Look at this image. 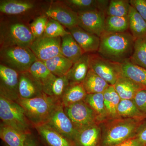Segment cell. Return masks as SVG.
Returning a JSON list of instances; mask_svg holds the SVG:
<instances>
[{"label":"cell","mask_w":146,"mask_h":146,"mask_svg":"<svg viewBox=\"0 0 146 146\" xmlns=\"http://www.w3.org/2000/svg\"><path fill=\"white\" fill-rule=\"evenodd\" d=\"M135 39L128 31L120 33L105 32L100 37L98 54L106 60L122 63L130 60Z\"/></svg>","instance_id":"1"},{"label":"cell","mask_w":146,"mask_h":146,"mask_svg":"<svg viewBox=\"0 0 146 146\" xmlns=\"http://www.w3.org/2000/svg\"><path fill=\"white\" fill-rule=\"evenodd\" d=\"M29 24L15 18L1 16L0 48H29L35 40Z\"/></svg>","instance_id":"2"},{"label":"cell","mask_w":146,"mask_h":146,"mask_svg":"<svg viewBox=\"0 0 146 146\" xmlns=\"http://www.w3.org/2000/svg\"><path fill=\"white\" fill-rule=\"evenodd\" d=\"M51 1L34 0H1V16L15 18L29 24L45 14Z\"/></svg>","instance_id":"3"},{"label":"cell","mask_w":146,"mask_h":146,"mask_svg":"<svg viewBox=\"0 0 146 146\" xmlns=\"http://www.w3.org/2000/svg\"><path fill=\"white\" fill-rule=\"evenodd\" d=\"M106 122L102 131L101 146H115L134 138L141 125V121L128 118L110 120Z\"/></svg>","instance_id":"4"},{"label":"cell","mask_w":146,"mask_h":146,"mask_svg":"<svg viewBox=\"0 0 146 146\" xmlns=\"http://www.w3.org/2000/svg\"><path fill=\"white\" fill-rule=\"evenodd\" d=\"M16 102L23 108L27 118L35 127L46 124L55 108L61 102L45 94L31 99L19 98Z\"/></svg>","instance_id":"5"},{"label":"cell","mask_w":146,"mask_h":146,"mask_svg":"<svg viewBox=\"0 0 146 146\" xmlns=\"http://www.w3.org/2000/svg\"><path fill=\"white\" fill-rule=\"evenodd\" d=\"M0 118L3 123L27 135L31 134V124L23 108L17 102L1 95H0Z\"/></svg>","instance_id":"6"},{"label":"cell","mask_w":146,"mask_h":146,"mask_svg":"<svg viewBox=\"0 0 146 146\" xmlns=\"http://www.w3.org/2000/svg\"><path fill=\"white\" fill-rule=\"evenodd\" d=\"M38 60L29 48L12 46L0 48L1 64L18 73L28 72L32 65Z\"/></svg>","instance_id":"7"},{"label":"cell","mask_w":146,"mask_h":146,"mask_svg":"<svg viewBox=\"0 0 146 146\" xmlns=\"http://www.w3.org/2000/svg\"><path fill=\"white\" fill-rule=\"evenodd\" d=\"M64 110L78 131L98 123L96 113L84 101L64 107Z\"/></svg>","instance_id":"8"},{"label":"cell","mask_w":146,"mask_h":146,"mask_svg":"<svg viewBox=\"0 0 146 146\" xmlns=\"http://www.w3.org/2000/svg\"><path fill=\"white\" fill-rule=\"evenodd\" d=\"M61 37L42 36L35 39L29 48L38 60L44 62L58 56L62 55Z\"/></svg>","instance_id":"9"},{"label":"cell","mask_w":146,"mask_h":146,"mask_svg":"<svg viewBox=\"0 0 146 146\" xmlns=\"http://www.w3.org/2000/svg\"><path fill=\"white\" fill-rule=\"evenodd\" d=\"M45 14L48 18L60 23L68 30L78 26V13L62 1H51Z\"/></svg>","instance_id":"10"},{"label":"cell","mask_w":146,"mask_h":146,"mask_svg":"<svg viewBox=\"0 0 146 146\" xmlns=\"http://www.w3.org/2000/svg\"><path fill=\"white\" fill-rule=\"evenodd\" d=\"M46 124L72 142L78 131L65 113L61 102L55 108Z\"/></svg>","instance_id":"11"},{"label":"cell","mask_w":146,"mask_h":146,"mask_svg":"<svg viewBox=\"0 0 146 146\" xmlns=\"http://www.w3.org/2000/svg\"><path fill=\"white\" fill-rule=\"evenodd\" d=\"M89 69L112 86L115 85L119 76L117 63L106 60L98 54H90Z\"/></svg>","instance_id":"12"},{"label":"cell","mask_w":146,"mask_h":146,"mask_svg":"<svg viewBox=\"0 0 146 146\" xmlns=\"http://www.w3.org/2000/svg\"><path fill=\"white\" fill-rule=\"evenodd\" d=\"M78 13V26L100 37L105 32L106 12L103 11H89Z\"/></svg>","instance_id":"13"},{"label":"cell","mask_w":146,"mask_h":146,"mask_svg":"<svg viewBox=\"0 0 146 146\" xmlns=\"http://www.w3.org/2000/svg\"><path fill=\"white\" fill-rule=\"evenodd\" d=\"M19 73L0 64V95L16 102L19 98Z\"/></svg>","instance_id":"14"},{"label":"cell","mask_w":146,"mask_h":146,"mask_svg":"<svg viewBox=\"0 0 146 146\" xmlns=\"http://www.w3.org/2000/svg\"><path fill=\"white\" fill-rule=\"evenodd\" d=\"M68 31L72 35L84 53L98 52L100 44V37L77 26Z\"/></svg>","instance_id":"15"},{"label":"cell","mask_w":146,"mask_h":146,"mask_svg":"<svg viewBox=\"0 0 146 146\" xmlns=\"http://www.w3.org/2000/svg\"><path fill=\"white\" fill-rule=\"evenodd\" d=\"M44 94L42 86L28 72L19 73L18 94L19 98L31 99Z\"/></svg>","instance_id":"16"},{"label":"cell","mask_w":146,"mask_h":146,"mask_svg":"<svg viewBox=\"0 0 146 146\" xmlns=\"http://www.w3.org/2000/svg\"><path fill=\"white\" fill-rule=\"evenodd\" d=\"M102 131L98 123L78 130L73 141L74 146H98L101 143Z\"/></svg>","instance_id":"17"},{"label":"cell","mask_w":146,"mask_h":146,"mask_svg":"<svg viewBox=\"0 0 146 146\" xmlns=\"http://www.w3.org/2000/svg\"><path fill=\"white\" fill-rule=\"evenodd\" d=\"M120 76L129 79L146 90V69L131 62L130 60L117 63Z\"/></svg>","instance_id":"18"},{"label":"cell","mask_w":146,"mask_h":146,"mask_svg":"<svg viewBox=\"0 0 146 146\" xmlns=\"http://www.w3.org/2000/svg\"><path fill=\"white\" fill-rule=\"evenodd\" d=\"M35 128L49 146H74L72 141L46 124L35 127Z\"/></svg>","instance_id":"19"},{"label":"cell","mask_w":146,"mask_h":146,"mask_svg":"<svg viewBox=\"0 0 146 146\" xmlns=\"http://www.w3.org/2000/svg\"><path fill=\"white\" fill-rule=\"evenodd\" d=\"M65 5L76 13L100 10L106 12L109 1L104 0H63Z\"/></svg>","instance_id":"20"},{"label":"cell","mask_w":146,"mask_h":146,"mask_svg":"<svg viewBox=\"0 0 146 146\" xmlns=\"http://www.w3.org/2000/svg\"><path fill=\"white\" fill-rule=\"evenodd\" d=\"M28 72L42 86L43 92L56 77L50 72L44 62L39 60L32 65Z\"/></svg>","instance_id":"21"},{"label":"cell","mask_w":146,"mask_h":146,"mask_svg":"<svg viewBox=\"0 0 146 146\" xmlns=\"http://www.w3.org/2000/svg\"><path fill=\"white\" fill-rule=\"evenodd\" d=\"M89 57L90 54L84 53L73 64L67 75L70 82L82 83L89 70Z\"/></svg>","instance_id":"22"},{"label":"cell","mask_w":146,"mask_h":146,"mask_svg":"<svg viewBox=\"0 0 146 146\" xmlns=\"http://www.w3.org/2000/svg\"><path fill=\"white\" fill-rule=\"evenodd\" d=\"M114 86L121 100H133L138 92L144 90L129 79L120 76Z\"/></svg>","instance_id":"23"},{"label":"cell","mask_w":146,"mask_h":146,"mask_svg":"<svg viewBox=\"0 0 146 146\" xmlns=\"http://www.w3.org/2000/svg\"><path fill=\"white\" fill-rule=\"evenodd\" d=\"M61 38L62 55L73 63H75L84 54V52L70 32Z\"/></svg>","instance_id":"24"},{"label":"cell","mask_w":146,"mask_h":146,"mask_svg":"<svg viewBox=\"0 0 146 146\" xmlns=\"http://www.w3.org/2000/svg\"><path fill=\"white\" fill-rule=\"evenodd\" d=\"M28 135L1 123L0 138L8 146H25Z\"/></svg>","instance_id":"25"},{"label":"cell","mask_w":146,"mask_h":146,"mask_svg":"<svg viewBox=\"0 0 146 146\" xmlns=\"http://www.w3.org/2000/svg\"><path fill=\"white\" fill-rule=\"evenodd\" d=\"M105 107L108 119H119L118 108L121 100L114 86L110 85L103 93Z\"/></svg>","instance_id":"26"},{"label":"cell","mask_w":146,"mask_h":146,"mask_svg":"<svg viewBox=\"0 0 146 146\" xmlns=\"http://www.w3.org/2000/svg\"><path fill=\"white\" fill-rule=\"evenodd\" d=\"M87 94L82 83L70 82L61 100L64 107L84 101Z\"/></svg>","instance_id":"27"},{"label":"cell","mask_w":146,"mask_h":146,"mask_svg":"<svg viewBox=\"0 0 146 146\" xmlns=\"http://www.w3.org/2000/svg\"><path fill=\"white\" fill-rule=\"evenodd\" d=\"M43 62L50 72L57 77L67 75L74 64L63 55Z\"/></svg>","instance_id":"28"},{"label":"cell","mask_w":146,"mask_h":146,"mask_svg":"<svg viewBox=\"0 0 146 146\" xmlns=\"http://www.w3.org/2000/svg\"><path fill=\"white\" fill-rule=\"evenodd\" d=\"M84 101L95 112L98 123L106 121L108 119L105 107L103 93L87 94Z\"/></svg>","instance_id":"29"},{"label":"cell","mask_w":146,"mask_h":146,"mask_svg":"<svg viewBox=\"0 0 146 146\" xmlns=\"http://www.w3.org/2000/svg\"><path fill=\"white\" fill-rule=\"evenodd\" d=\"M128 16L130 33L135 39L146 36V21L131 5Z\"/></svg>","instance_id":"30"},{"label":"cell","mask_w":146,"mask_h":146,"mask_svg":"<svg viewBox=\"0 0 146 146\" xmlns=\"http://www.w3.org/2000/svg\"><path fill=\"white\" fill-rule=\"evenodd\" d=\"M82 84L87 94L103 93L110 85L90 69Z\"/></svg>","instance_id":"31"},{"label":"cell","mask_w":146,"mask_h":146,"mask_svg":"<svg viewBox=\"0 0 146 146\" xmlns=\"http://www.w3.org/2000/svg\"><path fill=\"white\" fill-rule=\"evenodd\" d=\"M120 118L142 121L146 118L138 108L133 100H121L118 108Z\"/></svg>","instance_id":"32"},{"label":"cell","mask_w":146,"mask_h":146,"mask_svg":"<svg viewBox=\"0 0 146 146\" xmlns=\"http://www.w3.org/2000/svg\"><path fill=\"white\" fill-rule=\"evenodd\" d=\"M70 84L67 75L57 77L44 91V93L50 96L53 97L61 101Z\"/></svg>","instance_id":"33"},{"label":"cell","mask_w":146,"mask_h":146,"mask_svg":"<svg viewBox=\"0 0 146 146\" xmlns=\"http://www.w3.org/2000/svg\"><path fill=\"white\" fill-rule=\"evenodd\" d=\"M129 29L128 16L123 17L107 16L105 23V32L109 33H120L127 31Z\"/></svg>","instance_id":"34"},{"label":"cell","mask_w":146,"mask_h":146,"mask_svg":"<svg viewBox=\"0 0 146 146\" xmlns=\"http://www.w3.org/2000/svg\"><path fill=\"white\" fill-rule=\"evenodd\" d=\"M129 60L146 69V36L135 39L133 54Z\"/></svg>","instance_id":"35"},{"label":"cell","mask_w":146,"mask_h":146,"mask_svg":"<svg viewBox=\"0 0 146 146\" xmlns=\"http://www.w3.org/2000/svg\"><path fill=\"white\" fill-rule=\"evenodd\" d=\"M130 4L127 0H111L106 11L107 16L123 17L128 16Z\"/></svg>","instance_id":"36"},{"label":"cell","mask_w":146,"mask_h":146,"mask_svg":"<svg viewBox=\"0 0 146 146\" xmlns=\"http://www.w3.org/2000/svg\"><path fill=\"white\" fill-rule=\"evenodd\" d=\"M70 32L57 21L48 18L44 35L49 37H62Z\"/></svg>","instance_id":"37"},{"label":"cell","mask_w":146,"mask_h":146,"mask_svg":"<svg viewBox=\"0 0 146 146\" xmlns=\"http://www.w3.org/2000/svg\"><path fill=\"white\" fill-rule=\"evenodd\" d=\"M48 20V17L45 13L36 17L29 24L30 29L35 39L44 35Z\"/></svg>","instance_id":"38"},{"label":"cell","mask_w":146,"mask_h":146,"mask_svg":"<svg viewBox=\"0 0 146 146\" xmlns=\"http://www.w3.org/2000/svg\"><path fill=\"white\" fill-rule=\"evenodd\" d=\"M133 100L140 111L146 117V90H142L138 92Z\"/></svg>","instance_id":"39"},{"label":"cell","mask_w":146,"mask_h":146,"mask_svg":"<svg viewBox=\"0 0 146 146\" xmlns=\"http://www.w3.org/2000/svg\"><path fill=\"white\" fill-rule=\"evenodd\" d=\"M129 2L146 21V0H130Z\"/></svg>","instance_id":"40"},{"label":"cell","mask_w":146,"mask_h":146,"mask_svg":"<svg viewBox=\"0 0 146 146\" xmlns=\"http://www.w3.org/2000/svg\"><path fill=\"white\" fill-rule=\"evenodd\" d=\"M135 137L144 145L146 146V123L140 125Z\"/></svg>","instance_id":"41"},{"label":"cell","mask_w":146,"mask_h":146,"mask_svg":"<svg viewBox=\"0 0 146 146\" xmlns=\"http://www.w3.org/2000/svg\"><path fill=\"white\" fill-rule=\"evenodd\" d=\"M115 146H145L140 142L136 137L131 138Z\"/></svg>","instance_id":"42"},{"label":"cell","mask_w":146,"mask_h":146,"mask_svg":"<svg viewBox=\"0 0 146 146\" xmlns=\"http://www.w3.org/2000/svg\"><path fill=\"white\" fill-rule=\"evenodd\" d=\"M25 146H36V142L31 137V134L28 135Z\"/></svg>","instance_id":"43"},{"label":"cell","mask_w":146,"mask_h":146,"mask_svg":"<svg viewBox=\"0 0 146 146\" xmlns=\"http://www.w3.org/2000/svg\"><path fill=\"white\" fill-rule=\"evenodd\" d=\"M6 146H8V145H6Z\"/></svg>","instance_id":"44"}]
</instances>
